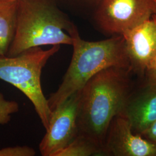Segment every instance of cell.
I'll list each match as a JSON object with an SVG mask.
<instances>
[{
	"label": "cell",
	"mask_w": 156,
	"mask_h": 156,
	"mask_svg": "<svg viewBox=\"0 0 156 156\" xmlns=\"http://www.w3.org/2000/svg\"><path fill=\"white\" fill-rule=\"evenodd\" d=\"M140 79L130 68L116 67L104 69L90 78L79 90L78 135L93 142L101 152L112 120L120 114Z\"/></svg>",
	"instance_id": "cell-1"
},
{
	"label": "cell",
	"mask_w": 156,
	"mask_h": 156,
	"mask_svg": "<svg viewBox=\"0 0 156 156\" xmlns=\"http://www.w3.org/2000/svg\"><path fill=\"white\" fill-rule=\"evenodd\" d=\"M71 35L73 54L70 64L62 83L48 98L51 111L79 91L101 71L112 67L131 68L123 35L112 36L99 41H87L80 37L76 27Z\"/></svg>",
	"instance_id": "cell-2"
},
{
	"label": "cell",
	"mask_w": 156,
	"mask_h": 156,
	"mask_svg": "<svg viewBox=\"0 0 156 156\" xmlns=\"http://www.w3.org/2000/svg\"><path fill=\"white\" fill-rule=\"evenodd\" d=\"M76 27L55 0H19L15 33L6 56L45 45H72Z\"/></svg>",
	"instance_id": "cell-3"
},
{
	"label": "cell",
	"mask_w": 156,
	"mask_h": 156,
	"mask_svg": "<svg viewBox=\"0 0 156 156\" xmlns=\"http://www.w3.org/2000/svg\"><path fill=\"white\" fill-rule=\"evenodd\" d=\"M60 49L54 45L48 50L41 47L30 49L15 56H0V80L15 86L33 104L46 130L51 111L41 86V73L50 57Z\"/></svg>",
	"instance_id": "cell-4"
},
{
	"label": "cell",
	"mask_w": 156,
	"mask_h": 156,
	"mask_svg": "<svg viewBox=\"0 0 156 156\" xmlns=\"http://www.w3.org/2000/svg\"><path fill=\"white\" fill-rule=\"evenodd\" d=\"M154 0H102L93 12L96 28L108 37L122 35L150 19Z\"/></svg>",
	"instance_id": "cell-5"
},
{
	"label": "cell",
	"mask_w": 156,
	"mask_h": 156,
	"mask_svg": "<svg viewBox=\"0 0 156 156\" xmlns=\"http://www.w3.org/2000/svg\"><path fill=\"white\" fill-rule=\"evenodd\" d=\"M79 97V91L51 111L48 128L39 145L42 156H55L77 137Z\"/></svg>",
	"instance_id": "cell-6"
},
{
	"label": "cell",
	"mask_w": 156,
	"mask_h": 156,
	"mask_svg": "<svg viewBox=\"0 0 156 156\" xmlns=\"http://www.w3.org/2000/svg\"><path fill=\"white\" fill-rule=\"evenodd\" d=\"M120 115L134 133L142 135L156 122V79L140 78L128 95Z\"/></svg>",
	"instance_id": "cell-7"
},
{
	"label": "cell",
	"mask_w": 156,
	"mask_h": 156,
	"mask_svg": "<svg viewBox=\"0 0 156 156\" xmlns=\"http://www.w3.org/2000/svg\"><path fill=\"white\" fill-rule=\"evenodd\" d=\"M101 156H156V145L134 133L128 120L119 114L108 128Z\"/></svg>",
	"instance_id": "cell-8"
},
{
	"label": "cell",
	"mask_w": 156,
	"mask_h": 156,
	"mask_svg": "<svg viewBox=\"0 0 156 156\" xmlns=\"http://www.w3.org/2000/svg\"><path fill=\"white\" fill-rule=\"evenodd\" d=\"M132 71L143 78L151 71L156 57V23L151 18L123 34Z\"/></svg>",
	"instance_id": "cell-9"
},
{
	"label": "cell",
	"mask_w": 156,
	"mask_h": 156,
	"mask_svg": "<svg viewBox=\"0 0 156 156\" xmlns=\"http://www.w3.org/2000/svg\"><path fill=\"white\" fill-rule=\"evenodd\" d=\"M17 1H0V56H6L14 38Z\"/></svg>",
	"instance_id": "cell-10"
},
{
	"label": "cell",
	"mask_w": 156,
	"mask_h": 156,
	"mask_svg": "<svg viewBox=\"0 0 156 156\" xmlns=\"http://www.w3.org/2000/svg\"><path fill=\"white\" fill-rule=\"evenodd\" d=\"M100 148L93 142L81 135H78L73 142L55 156H100Z\"/></svg>",
	"instance_id": "cell-11"
},
{
	"label": "cell",
	"mask_w": 156,
	"mask_h": 156,
	"mask_svg": "<svg viewBox=\"0 0 156 156\" xmlns=\"http://www.w3.org/2000/svg\"><path fill=\"white\" fill-rule=\"evenodd\" d=\"M19 111V105L16 101L7 100L4 94L0 93V125L9 123L12 115Z\"/></svg>",
	"instance_id": "cell-12"
},
{
	"label": "cell",
	"mask_w": 156,
	"mask_h": 156,
	"mask_svg": "<svg viewBox=\"0 0 156 156\" xmlns=\"http://www.w3.org/2000/svg\"><path fill=\"white\" fill-rule=\"evenodd\" d=\"M36 151L28 146H16L0 148V156H34Z\"/></svg>",
	"instance_id": "cell-13"
},
{
	"label": "cell",
	"mask_w": 156,
	"mask_h": 156,
	"mask_svg": "<svg viewBox=\"0 0 156 156\" xmlns=\"http://www.w3.org/2000/svg\"><path fill=\"white\" fill-rule=\"evenodd\" d=\"M77 5L87 9H92L94 11L102 1V0H70Z\"/></svg>",
	"instance_id": "cell-14"
},
{
	"label": "cell",
	"mask_w": 156,
	"mask_h": 156,
	"mask_svg": "<svg viewBox=\"0 0 156 156\" xmlns=\"http://www.w3.org/2000/svg\"><path fill=\"white\" fill-rule=\"evenodd\" d=\"M141 136L156 145V122Z\"/></svg>",
	"instance_id": "cell-15"
},
{
	"label": "cell",
	"mask_w": 156,
	"mask_h": 156,
	"mask_svg": "<svg viewBox=\"0 0 156 156\" xmlns=\"http://www.w3.org/2000/svg\"><path fill=\"white\" fill-rule=\"evenodd\" d=\"M152 18L154 19V20L155 21V22L156 23V15H153L152 16ZM147 76H150V77H151V78H154V79H156V57L155 61H154V64L153 66V67H152L151 71L149 72V73H148V75Z\"/></svg>",
	"instance_id": "cell-16"
},
{
	"label": "cell",
	"mask_w": 156,
	"mask_h": 156,
	"mask_svg": "<svg viewBox=\"0 0 156 156\" xmlns=\"http://www.w3.org/2000/svg\"><path fill=\"white\" fill-rule=\"evenodd\" d=\"M154 15H156V0H154Z\"/></svg>",
	"instance_id": "cell-17"
},
{
	"label": "cell",
	"mask_w": 156,
	"mask_h": 156,
	"mask_svg": "<svg viewBox=\"0 0 156 156\" xmlns=\"http://www.w3.org/2000/svg\"><path fill=\"white\" fill-rule=\"evenodd\" d=\"M2 1H8V2H15V1H18L19 0H0Z\"/></svg>",
	"instance_id": "cell-18"
}]
</instances>
